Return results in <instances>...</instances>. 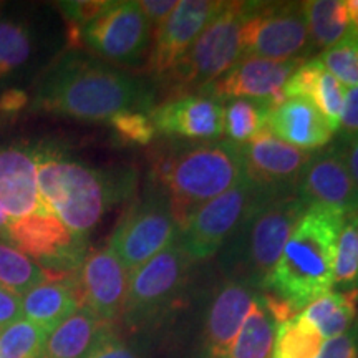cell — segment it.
Masks as SVG:
<instances>
[{
	"mask_svg": "<svg viewBox=\"0 0 358 358\" xmlns=\"http://www.w3.org/2000/svg\"><path fill=\"white\" fill-rule=\"evenodd\" d=\"M358 279V213L347 214L340 227L334 257V287L355 294ZM357 295V294H355Z\"/></svg>",
	"mask_w": 358,
	"mask_h": 358,
	"instance_id": "31",
	"label": "cell"
},
{
	"mask_svg": "<svg viewBox=\"0 0 358 358\" xmlns=\"http://www.w3.org/2000/svg\"><path fill=\"white\" fill-rule=\"evenodd\" d=\"M302 7L313 52L329 50L353 27L345 0H310L302 2Z\"/></svg>",
	"mask_w": 358,
	"mask_h": 358,
	"instance_id": "26",
	"label": "cell"
},
{
	"mask_svg": "<svg viewBox=\"0 0 358 358\" xmlns=\"http://www.w3.org/2000/svg\"><path fill=\"white\" fill-rule=\"evenodd\" d=\"M148 115L156 134L169 140L214 141L224 133V101L206 93L166 98Z\"/></svg>",
	"mask_w": 358,
	"mask_h": 358,
	"instance_id": "15",
	"label": "cell"
},
{
	"mask_svg": "<svg viewBox=\"0 0 358 358\" xmlns=\"http://www.w3.org/2000/svg\"><path fill=\"white\" fill-rule=\"evenodd\" d=\"M48 332L22 317L0 332V358H42Z\"/></svg>",
	"mask_w": 358,
	"mask_h": 358,
	"instance_id": "33",
	"label": "cell"
},
{
	"mask_svg": "<svg viewBox=\"0 0 358 358\" xmlns=\"http://www.w3.org/2000/svg\"><path fill=\"white\" fill-rule=\"evenodd\" d=\"M345 87L325 70L317 58L303 62L284 87L285 98H306L324 115L334 133L338 131Z\"/></svg>",
	"mask_w": 358,
	"mask_h": 358,
	"instance_id": "24",
	"label": "cell"
},
{
	"mask_svg": "<svg viewBox=\"0 0 358 358\" xmlns=\"http://www.w3.org/2000/svg\"><path fill=\"white\" fill-rule=\"evenodd\" d=\"M78 282L83 306L98 319L108 325L122 320L129 271L110 244L85 259L78 271Z\"/></svg>",
	"mask_w": 358,
	"mask_h": 358,
	"instance_id": "18",
	"label": "cell"
},
{
	"mask_svg": "<svg viewBox=\"0 0 358 358\" xmlns=\"http://www.w3.org/2000/svg\"><path fill=\"white\" fill-rule=\"evenodd\" d=\"M0 206L12 221L42 211L35 148H0Z\"/></svg>",
	"mask_w": 358,
	"mask_h": 358,
	"instance_id": "20",
	"label": "cell"
},
{
	"mask_svg": "<svg viewBox=\"0 0 358 358\" xmlns=\"http://www.w3.org/2000/svg\"><path fill=\"white\" fill-rule=\"evenodd\" d=\"M22 317L52 332L83 306L78 272L52 277L20 297Z\"/></svg>",
	"mask_w": 358,
	"mask_h": 358,
	"instance_id": "22",
	"label": "cell"
},
{
	"mask_svg": "<svg viewBox=\"0 0 358 358\" xmlns=\"http://www.w3.org/2000/svg\"><path fill=\"white\" fill-rule=\"evenodd\" d=\"M312 53L302 2H250L243 27V58L307 62Z\"/></svg>",
	"mask_w": 358,
	"mask_h": 358,
	"instance_id": "8",
	"label": "cell"
},
{
	"mask_svg": "<svg viewBox=\"0 0 358 358\" xmlns=\"http://www.w3.org/2000/svg\"><path fill=\"white\" fill-rule=\"evenodd\" d=\"M176 237L178 224L169 198L150 179L146 191L129 206L108 244L131 274L134 268L166 249Z\"/></svg>",
	"mask_w": 358,
	"mask_h": 358,
	"instance_id": "9",
	"label": "cell"
},
{
	"mask_svg": "<svg viewBox=\"0 0 358 358\" xmlns=\"http://www.w3.org/2000/svg\"><path fill=\"white\" fill-rule=\"evenodd\" d=\"M27 93L19 88H10L0 96V111L6 115L17 113V111L24 110L27 105Z\"/></svg>",
	"mask_w": 358,
	"mask_h": 358,
	"instance_id": "43",
	"label": "cell"
},
{
	"mask_svg": "<svg viewBox=\"0 0 358 358\" xmlns=\"http://www.w3.org/2000/svg\"><path fill=\"white\" fill-rule=\"evenodd\" d=\"M250 2H226L186 55L158 80L168 98L201 93L243 58V27Z\"/></svg>",
	"mask_w": 358,
	"mask_h": 358,
	"instance_id": "6",
	"label": "cell"
},
{
	"mask_svg": "<svg viewBox=\"0 0 358 358\" xmlns=\"http://www.w3.org/2000/svg\"><path fill=\"white\" fill-rule=\"evenodd\" d=\"M153 27L138 2H110L96 19L82 29L78 47L83 45L106 64L136 69L150 57Z\"/></svg>",
	"mask_w": 358,
	"mask_h": 358,
	"instance_id": "10",
	"label": "cell"
},
{
	"mask_svg": "<svg viewBox=\"0 0 358 358\" xmlns=\"http://www.w3.org/2000/svg\"><path fill=\"white\" fill-rule=\"evenodd\" d=\"M297 196L308 208L320 206L343 214L358 213V192L340 146L312 151L297 186Z\"/></svg>",
	"mask_w": 358,
	"mask_h": 358,
	"instance_id": "17",
	"label": "cell"
},
{
	"mask_svg": "<svg viewBox=\"0 0 358 358\" xmlns=\"http://www.w3.org/2000/svg\"><path fill=\"white\" fill-rule=\"evenodd\" d=\"M191 264L176 237L166 249L134 268L129 274L123 324L129 330H145L163 320L185 292Z\"/></svg>",
	"mask_w": 358,
	"mask_h": 358,
	"instance_id": "7",
	"label": "cell"
},
{
	"mask_svg": "<svg viewBox=\"0 0 358 358\" xmlns=\"http://www.w3.org/2000/svg\"><path fill=\"white\" fill-rule=\"evenodd\" d=\"M259 290L243 280L224 279L216 289L203 327L204 358H229L237 335L259 297Z\"/></svg>",
	"mask_w": 358,
	"mask_h": 358,
	"instance_id": "19",
	"label": "cell"
},
{
	"mask_svg": "<svg viewBox=\"0 0 358 358\" xmlns=\"http://www.w3.org/2000/svg\"><path fill=\"white\" fill-rule=\"evenodd\" d=\"M12 219L8 217V214L3 211V208L0 206V241L8 243V232H10Z\"/></svg>",
	"mask_w": 358,
	"mask_h": 358,
	"instance_id": "44",
	"label": "cell"
},
{
	"mask_svg": "<svg viewBox=\"0 0 358 358\" xmlns=\"http://www.w3.org/2000/svg\"><path fill=\"white\" fill-rule=\"evenodd\" d=\"M324 343L320 334L297 313L277 325L272 358H317Z\"/></svg>",
	"mask_w": 358,
	"mask_h": 358,
	"instance_id": "30",
	"label": "cell"
},
{
	"mask_svg": "<svg viewBox=\"0 0 358 358\" xmlns=\"http://www.w3.org/2000/svg\"><path fill=\"white\" fill-rule=\"evenodd\" d=\"M110 2L100 0H85V2H60L58 8L64 13L66 24H69V37L73 48H78V37L82 29L96 19L103 10H106Z\"/></svg>",
	"mask_w": 358,
	"mask_h": 358,
	"instance_id": "36",
	"label": "cell"
},
{
	"mask_svg": "<svg viewBox=\"0 0 358 358\" xmlns=\"http://www.w3.org/2000/svg\"><path fill=\"white\" fill-rule=\"evenodd\" d=\"M110 124L120 140L131 145H150L156 136L150 115L143 111H124L115 115L110 118Z\"/></svg>",
	"mask_w": 358,
	"mask_h": 358,
	"instance_id": "35",
	"label": "cell"
},
{
	"mask_svg": "<svg viewBox=\"0 0 358 358\" xmlns=\"http://www.w3.org/2000/svg\"><path fill=\"white\" fill-rule=\"evenodd\" d=\"M90 358H140V355L113 334L93 352Z\"/></svg>",
	"mask_w": 358,
	"mask_h": 358,
	"instance_id": "41",
	"label": "cell"
},
{
	"mask_svg": "<svg viewBox=\"0 0 358 358\" xmlns=\"http://www.w3.org/2000/svg\"><path fill=\"white\" fill-rule=\"evenodd\" d=\"M224 6L226 2L221 0H179L178 7L156 27L153 35V47L146 62L148 71L156 82L186 55Z\"/></svg>",
	"mask_w": 358,
	"mask_h": 358,
	"instance_id": "14",
	"label": "cell"
},
{
	"mask_svg": "<svg viewBox=\"0 0 358 358\" xmlns=\"http://www.w3.org/2000/svg\"><path fill=\"white\" fill-rule=\"evenodd\" d=\"M267 131L287 145L306 151L322 150L334 136L324 115L306 98H285L271 108Z\"/></svg>",
	"mask_w": 358,
	"mask_h": 358,
	"instance_id": "21",
	"label": "cell"
},
{
	"mask_svg": "<svg viewBox=\"0 0 358 358\" xmlns=\"http://www.w3.org/2000/svg\"><path fill=\"white\" fill-rule=\"evenodd\" d=\"M317 358H358V319L345 334L327 340Z\"/></svg>",
	"mask_w": 358,
	"mask_h": 358,
	"instance_id": "37",
	"label": "cell"
},
{
	"mask_svg": "<svg viewBox=\"0 0 358 358\" xmlns=\"http://www.w3.org/2000/svg\"><path fill=\"white\" fill-rule=\"evenodd\" d=\"M262 196L248 179L206 203L179 227L178 243L191 262L213 257L243 221L250 206Z\"/></svg>",
	"mask_w": 358,
	"mask_h": 358,
	"instance_id": "12",
	"label": "cell"
},
{
	"mask_svg": "<svg viewBox=\"0 0 358 358\" xmlns=\"http://www.w3.org/2000/svg\"><path fill=\"white\" fill-rule=\"evenodd\" d=\"M52 277L60 275H53L50 272L43 271L38 264H35L24 252L13 248L10 243L0 241V287L22 297L29 290L43 284Z\"/></svg>",
	"mask_w": 358,
	"mask_h": 358,
	"instance_id": "29",
	"label": "cell"
},
{
	"mask_svg": "<svg viewBox=\"0 0 358 358\" xmlns=\"http://www.w3.org/2000/svg\"><path fill=\"white\" fill-rule=\"evenodd\" d=\"M272 106L267 101L250 98H232L224 101V133L227 141L241 146L252 141L259 134L267 131L268 111Z\"/></svg>",
	"mask_w": 358,
	"mask_h": 358,
	"instance_id": "28",
	"label": "cell"
},
{
	"mask_svg": "<svg viewBox=\"0 0 358 358\" xmlns=\"http://www.w3.org/2000/svg\"><path fill=\"white\" fill-rule=\"evenodd\" d=\"M347 7H348V15H350L352 25L358 30V0H348Z\"/></svg>",
	"mask_w": 358,
	"mask_h": 358,
	"instance_id": "45",
	"label": "cell"
},
{
	"mask_svg": "<svg viewBox=\"0 0 358 358\" xmlns=\"http://www.w3.org/2000/svg\"><path fill=\"white\" fill-rule=\"evenodd\" d=\"M355 294H357V302H358V279H357V290H355Z\"/></svg>",
	"mask_w": 358,
	"mask_h": 358,
	"instance_id": "46",
	"label": "cell"
},
{
	"mask_svg": "<svg viewBox=\"0 0 358 358\" xmlns=\"http://www.w3.org/2000/svg\"><path fill=\"white\" fill-rule=\"evenodd\" d=\"M244 178L266 198L297 194L312 151L290 146L268 131L239 146Z\"/></svg>",
	"mask_w": 358,
	"mask_h": 358,
	"instance_id": "13",
	"label": "cell"
},
{
	"mask_svg": "<svg viewBox=\"0 0 358 358\" xmlns=\"http://www.w3.org/2000/svg\"><path fill=\"white\" fill-rule=\"evenodd\" d=\"M301 313L327 342L345 334L357 322V295L330 290L308 303Z\"/></svg>",
	"mask_w": 358,
	"mask_h": 358,
	"instance_id": "25",
	"label": "cell"
},
{
	"mask_svg": "<svg viewBox=\"0 0 358 358\" xmlns=\"http://www.w3.org/2000/svg\"><path fill=\"white\" fill-rule=\"evenodd\" d=\"M178 2L179 0H143L138 3L151 27H158L171 15V12L178 7Z\"/></svg>",
	"mask_w": 358,
	"mask_h": 358,
	"instance_id": "40",
	"label": "cell"
},
{
	"mask_svg": "<svg viewBox=\"0 0 358 358\" xmlns=\"http://www.w3.org/2000/svg\"><path fill=\"white\" fill-rule=\"evenodd\" d=\"M111 327L82 306L48 334L42 358H90L115 334Z\"/></svg>",
	"mask_w": 358,
	"mask_h": 358,
	"instance_id": "23",
	"label": "cell"
},
{
	"mask_svg": "<svg viewBox=\"0 0 358 358\" xmlns=\"http://www.w3.org/2000/svg\"><path fill=\"white\" fill-rule=\"evenodd\" d=\"M307 209L297 194L259 196L219 250L227 279L243 280L261 292Z\"/></svg>",
	"mask_w": 358,
	"mask_h": 358,
	"instance_id": "5",
	"label": "cell"
},
{
	"mask_svg": "<svg viewBox=\"0 0 358 358\" xmlns=\"http://www.w3.org/2000/svg\"><path fill=\"white\" fill-rule=\"evenodd\" d=\"M340 136L358 134V87L347 88L343 98V110L338 124Z\"/></svg>",
	"mask_w": 358,
	"mask_h": 358,
	"instance_id": "38",
	"label": "cell"
},
{
	"mask_svg": "<svg viewBox=\"0 0 358 358\" xmlns=\"http://www.w3.org/2000/svg\"><path fill=\"white\" fill-rule=\"evenodd\" d=\"M35 156L43 209L80 237H88L103 214L136 191L133 168L87 166L53 145L37 146Z\"/></svg>",
	"mask_w": 358,
	"mask_h": 358,
	"instance_id": "2",
	"label": "cell"
},
{
	"mask_svg": "<svg viewBox=\"0 0 358 358\" xmlns=\"http://www.w3.org/2000/svg\"><path fill=\"white\" fill-rule=\"evenodd\" d=\"M277 320L259 294L252 310L237 335L229 358H272Z\"/></svg>",
	"mask_w": 358,
	"mask_h": 358,
	"instance_id": "27",
	"label": "cell"
},
{
	"mask_svg": "<svg viewBox=\"0 0 358 358\" xmlns=\"http://www.w3.org/2000/svg\"><path fill=\"white\" fill-rule=\"evenodd\" d=\"M156 88L146 80L78 50L65 52L45 70L32 110L78 120H110L124 111L150 113Z\"/></svg>",
	"mask_w": 358,
	"mask_h": 358,
	"instance_id": "1",
	"label": "cell"
},
{
	"mask_svg": "<svg viewBox=\"0 0 358 358\" xmlns=\"http://www.w3.org/2000/svg\"><path fill=\"white\" fill-rule=\"evenodd\" d=\"M302 64L301 60L277 62L259 57L241 58L231 70L201 93L216 96L221 101L232 98L261 100L274 108L285 100V83Z\"/></svg>",
	"mask_w": 358,
	"mask_h": 358,
	"instance_id": "16",
	"label": "cell"
},
{
	"mask_svg": "<svg viewBox=\"0 0 358 358\" xmlns=\"http://www.w3.org/2000/svg\"><path fill=\"white\" fill-rule=\"evenodd\" d=\"M347 214L312 206L285 244L279 262L261 292L301 313L308 303L334 289L337 237Z\"/></svg>",
	"mask_w": 358,
	"mask_h": 358,
	"instance_id": "4",
	"label": "cell"
},
{
	"mask_svg": "<svg viewBox=\"0 0 358 358\" xmlns=\"http://www.w3.org/2000/svg\"><path fill=\"white\" fill-rule=\"evenodd\" d=\"M8 243L53 275L78 272L88 250V237L73 234L45 209L12 221Z\"/></svg>",
	"mask_w": 358,
	"mask_h": 358,
	"instance_id": "11",
	"label": "cell"
},
{
	"mask_svg": "<svg viewBox=\"0 0 358 358\" xmlns=\"http://www.w3.org/2000/svg\"><path fill=\"white\" fill-rule=\"evenodd\" d=\"M317 60L345 88L358 87V30L352 27L345 38L322 52Z\"/></svg>",
	"mask_w": 358,
	"mask_h": 358,
	"instance_id": "34",
	"label": "cell"
},
{
	"mask_svg": "<svg viewBox=\"0 0 358 358\" xmlns=\"http://www.w3.org/2000/svg\"><path fill=\"white\" fill-rule=\"evenodd\" d=\"M22 319V302L17 294L0 287V332Z\"/></svg>",
	"mask_w": 358,
	"mask_h": 358,
	"instance_id": "39",
	"label": "cell"
},
{
	"mask_svg": "<svg viewBox=\"0 0 358 358\" xmlns=\"http://www.w3.org/2000/svg\"><path fill=\"white\" fill-rule=\"evenodd\" d=\"M337 145L340 146V151H342L343 159H345L348 173H350L353 185H355L357 192H358V134H352V136H340Z\"/></svg>",
	"mask_w": 358,
	"mask_h": 358,
	"instance_id": "42",
	"label": "cell"
},
{
	"mask_svg": "<svg viewBox=\"0 0 358 358\" xmlns=\"http://www.w3.org/2000/svg\"><path fill=\"white\" fill-rule=\"evenodd\" d=\"M34 37L24 22L0 19V80L10 77L30 60Z\"/></svg>",
	"mask_w": 358,
	"mask_h": 358,
	"instance_id": "32",
	"label": "cell"
},
{
	"mask_svg": "<svg viewBox=\"0 0 358 358\" xmlns=\"http://www.w3.org/2000/svg\"><path fill=\"white\" fill-rule=\"evenodd\" d=\"M169 140V138H168ZM244 178L239 146L227 140H169L155 155L151 181L166 192L179 227Z\"/></svg>",
	"mask_w": 358,
	"mask_h": 358,
	"instance_id": "3",
	"label": "cell"
}]
</instances>
